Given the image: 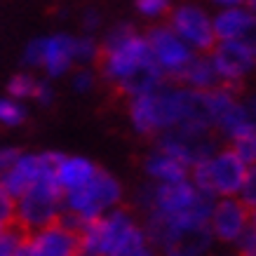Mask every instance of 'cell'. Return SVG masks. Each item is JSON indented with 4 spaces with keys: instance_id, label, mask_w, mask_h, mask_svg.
Masks as SVG:
<instances>
[{
    "instance_id": "16",
    "label": "cell",
    "mask_w": 256,
    "mask_h": 256,
    "mask_svg": "<svg viewBox=\"0 0 256 256\" xmlns=\"http://www.w3.org/2000/svg\"><path fill=\"white\" fill-rule=\"evenodd\" d=\"M249 224V207L240 198H216L212 202L210 230L214 235V242L235 244Z\"/></svg>"
},
{
    "instance_id": "18",
    "label": "cell",
    "mask_w": 256,
    "mask_h": 256,
    "mask_svg": "<svg viewBox=\"0 0 256 256\" xmlns=\"http://www.w3.org/2000/svg\"><path fill=\"white\" fill-rule=\"evenodd\" d=\"M144 172L150 178V184H172V181H184L190 176V170L176 158L156 146L144 160Z\"/></svg>"
},
{
    "instance_id": "30",
    "label": "cell",
    "mask_w": 256,
    "mask_h": 256,
    "mask_svg": "<svg viewBox=\"0 0 256 256\" xmlns=\"http://www.w3.org/2000/svg\"><path fill=\"white\" fill-rule=\"evenodd\" d=\"M33 101H38L40 106H50L54 101V87L45 78H38L36 82V92H33Z\"/></svg>"
},
{
    "instance_id": "35",
    "label": "cell",
    "mask_w": 256,
    "mask_h": 256,
    "mask_svg": "<svg viewBox=\"0 0 256 256\" xmlns=\"http://www.w3.org/2000/svg\"><path fill=\"white\" fill-rule=\"evenodd\" d=\"M249 221H252V226H256V207L249 210Z\"/></svg>"
},
{
    "instance_id": "8",
    "label": "cell",
    "mask_w": 256,
    "mask_h": 256,
    "mask_svg": "<svg viewBox=\"0 0 256 256\" xmlns=\"http://www.w3.org/2000/svg\"><path fill=\"white\" fill-rule=\"evenodd\" d=\"M54 172L38 178L26 193L14 200V221L22 230L42 228L64 214V193Z\"/></svg>"
},
{
    "instance_id": "13",
    "label": "cell",
    "mask_w": 256,
    "mask_h": 256,
    "mask_svg": "<svg viewBox=\"0 0 256 256\" xmlns=\"http://www.w3.org/2000/svg\"><path fill=\"white\" fill-rule=\"evenodd\" d=\"M146 42L148 50H150V56H153V64L160 68V73L164 78H172L178 82L181 73L186 70V66L195 56L193 50L178 38L167 24L153 26L146 33Z\"/></svg>"
},
{
    "instance_id": "6",
    "label": "cell",
    "mask_w": 256,
    "mask_h": 256,
    "mask_svg": "<svg viewBox=\"0 0 256 256\" xmlns=\"http://www.w3.org/2000/svg\"><path fill=\"white\" fill-rule=\"evenodd\" d=\"M249 167L235 156L233 148H216L210 158L190 167V181L207 198H238Z\"/></svg>"
},
{
    "instance_id": "27",
    "label": "cell",
    "mask_w": 256,
    "mask_h": 256,
    "mask_svg": "<svg viewBox=\"0 0 256 256\" xmlns=\"http://www.w3.org/2000/svg\"><path fill=\"white\" fill-rule=\"evenodd\" d=\"M238 198L247 204L249 210H252V207H256V164H254V167H249L247 176H244V184H242L240 195H238Z\"/></svg>"
},
{
    "instance_id": "20",
    "label": "cell",
    "mask_w": 256,
    "mask_h": 256,
    "mask_svg": "<svg viewBox=\"0 0 256 256\" xmlns=\"http://www.w3.org/2000/svg\"><path fill=\"white\" fill-rule=\"evenodd\" d=\"M73 52H76V64H78V66H92L94 62L101 59V45L92 33L76 36V40H73Z\"/></svg>"
},
{
    "instance_id": "10",
    "label": "cell",
    "mask_w": 256,
    "mask_h": 256,
    "mask_svg": "<svg viewBox=\"0 0 256 256\" xmlns=\"http://www.w3.org/2000/svg\"><path fill=\"white\" fill-rule=\"evenodd\" d=\"M80 226L70 218L59 216L52 224L28 230L24 240L22 256H78L80 254Z\"/></svg>"
},
{
    "instance_id": "4",
    "label": "cell",
    "mask_w": 256,
    "mask_h": 256,
    "mask_svg": "<svg viewBox=\"0 0 256 256\" xmlns=\"http://www.w3.org/2000/svg\"><path fill=\"white\" fill-rule=\"evenodd\" d=\"M144 228L158 249V256H207L214 244L210 214L202 212L172 218L146 214Z\"/></svg>"
},
{
    "instance_id": "1",
    "label": "cell",
    "mask_w": 256,
    "mask_h": 256,
    "mask_svg": "<svg viewBox=\"0 0 256 256\" xmlns=\"http://www.w3.org/2000/svg\"><path fill=\"white\" fill-rule=\"evenodd\" d=\"M130 122L144 136H160L181 124H202L214 130L207 92L167 82L130 99Z\"/></svg>"
},
{
    "instance_id": "14",
    "label": "cell",
    "mask_w": 256,
    "mask_h": 256,
    "mask_svg": "<svg viewBox=\"0 0 256 256\" xmlns=\"http://www.w3.org/2000/svg\"><path fill=\"white\" fill-rule=\"evenodd\" d=\"M59 158H62V153H56V150L19 153V158L12 162V167L0 174V186L16 200V198L22 193H26L38 178H42L45 174H50V172H54Z\"/></svg>"
},
{
    "instance_id": "29",
    "label": "cell",
    "mask_w": 256,
    "mask_h": 256,
    "mask_svg": "<svg viewBox=\"0 0 256 256\" xmlns=\"http://www.w3.org/2000/svg\"><path fill=\"white\" fill-rule=\"evenodd\" d=\"M14 224V198L0 186V228Z\"/></svg>"
},
{
    "instance_id": "22",
    "label": "cell",
    "mask_w": 256,
    "mask_h": 256,
    "mask_svg": "<svg viewBox=\"0 0 256 256\" xmlns=\"http://www.w3.org/2000/svg\"><path fill=\"white\" fill-rule=\"evenodd\" d=\"M26 233L16 226L0 228V256H22Z\"/></svg>"
},
{
    "instance_id": "3",
    "label": "cell",
    "mask_w": 256,
    "mask_h": 256,
    "mask_svg": "<svg viewBox=\"0 0 256 256\" xmlns=\"http://www.w3.org/2000/svg\"><path fill=\"white\" fill-rule=\"evenodd\" d=\"M78 235L80 252L90 256H158L146 228L118 207L82 224Z\"/></svg>"
},
{
    "instance_id": "12",
    "label": "cell",
    "mask_w": 256,
    "mask_h": 256,
    "mask_svg": "<svg viewBox=\"0 0 256 256\" xmlns=\"http://www.w3.org/2000/svg\"><path fill=\"white\" fill-rule=\"evenodd\" d=\"M214 130L202 127V124H181L174 127L170 132L158 136V146L172 153V156L181 160L188 170L202 162L204 158H210L216 150V139H214Z\"/></svg>"
},
{
    "instance_id": "32",
    "label": "cell",
    "mask_w": 256,
    "mask_h": 256,
    "mask_svg": "<svg viewBox=\"0 0 256 256\" xmlns=\"http://www.w3.org/2000/svg\"><path fill=\"white\" fill-rule=\"evenodd\" d=\"M99 26H101V14L96 10H87L85 14H82V28L87 33H94Z\"/></svg>"
},
{
    "instance_id": "21",
    "label": "cell",
    "mask_w": 256,
    "mask_h": 256,
    "mask_svg": "<svg viewBox=\"0 0 256 256\" xmlns=\"http://www.w3.org/2000/svg\"><path fill=\"white\" fill-rule=\"evenodd\" d=\"M26 106L24 101L12 96H0V127H19L26 120Z\"/></svg>"
},
{
    "instance_id": "38",
    "label": "cell",
    "mask_w": 256,
    "mask_h": 256,
    "mask_svg": "<svg viewBox=\"0 0 256 256\" xmlns=\"http://www.w3.org/2000/svg\"><path fill=\"white\" fill-rule=\"evenodd\" d=\"M78 256H90V254H82V252H80V254H78Z\"/></svg>"
},
{
    "instance_id": "17",
    "label": "cell",
    "mask_w": 256,
    "mask_h": 256,
    "mask_svg": "<svg viewBox=\"0 0 256 256\" xmlns=\"http://www.w3.org/2000/svg\"><path fill=\"white\" fill-rule=\"evenodd\" d=\"M214 130H216L221 136H226L228 141H233V139H238V136H242V134L254 132L256 118H254V113H252V108H249V104H242V101H238V96H233V99L221 108V113L216 116Z\"/></svg>"
},
{
    "instance_id": "24",
    "label": "cell",
    "mask_w": 256,
    "mask_h": 256,
    "mask_svg": "<svg viewBox=\"0 0 256 256\" xmlns=\"http://www.w3.org/2000/svg\"><path fill=\"white\" fill-rule=\"evenodd\" d=\"M230 148L235 150V156L240 158L247 167H254L256 164V130L254 132H247L238 136V139L230 141Z\"/></svg>"
},
{
    "instance_id": "11",
    "label": "cell",
    "mask_w": 256,
    "mask_h": 256,
    "mask_svg": "<svg viewBox=\"0 0 256 256\" xmlns=\"http://www.w3.org/2000/svg\"><path fill=\"white\" fill-rule=\"evenodd\" d=\"M167 26L193 50L195 54H207V52H212V47L216 45L212 14L198 2H181L176 8H172Z\"/></svg>"
},
{
    "instance_id": "26",
    "label": "cell",
    "mask_w": 256,
    "mask_h": 256,
    "mask_svg": "<svg viewBox=\"0 0 256 256\" xmlns=\"http://www.w3.org/2000/svg\"><path fill=\"white\" fill-rule=\"evenodd\" d=\"M70 87L78 94H90L96 87V73L90 66H78L70 73Z\"/></svg>"
},
{
    "instance_id": "19",
    "label": "cell",
    "mask_w": 256,
    "mask_h": 256,
    "mask_svg": "<svg viewBox=\"0 0 256 256\" xmlns=\"http://www.w3.org/2000/svg\"><path fill=\"white\" fill-rule=\"evenodd\" d=\"M178 85L188 87V90H195V92H207V90H214V87L221 85V80L216 76V68L212 64L210 52L207 54H195L190 59V64H188L186 70L178 78Z\"/></svg>"
},
{
    "instance_id": "37",
    "label": "cell",
    "mask_w": 256,
    "mask_h": 256,
    "mask_svg": "<svg viewBox=\"0 0 256 256\" xmlns=\"http://www.w3.org/2000/svg\"><path fill=\"white\" fill-rule=\"evenodd\" d=\"M254 68H256V45H254Z\"/></svg>"
},
{
    "instance_id": "31",
    "label": "cell",
    "mask_w": 256,
    "mask_h": 256,
    "mask_svg": "<svg viewBox=\"0 0 256 256\" xmlns=\"http://www.w3.org/2000/svg\"><path fill=\"white\" fill-rule=\"evenodd\" d=\"M19 153H22V150L14 146H0V174L12 167V162L19 158Z\"/></svg>"
},
{
    "instance_id": "28",
    "label": "cell",
    "mask_w": 256,
    "mask_h": 256,
    "mask_svg": "<svg viewBox=\"0 0 256 256\" xmlns=\"http://www.w3.org/2000/svg\"><path fill=\"white\" fill-rule=\"evenodd\" d=\"M235 247L240 256H256V226L249 224L244 228V233L235 240Z\"/></svg>"
},
{
    "instance_id": "23",
    "label": "cell",
    "mask_w": 256,
    "mask_h": 256,
    "mask_svg": "<svg viewBox=\"0 0 256 256\" xmlns=\"http://www.w3.org/2000/svg\"><path fill=\"white\" fill-rule=\"evenodd\" d=\"M36 82H38V78L31 76V73H16V76H12L10 82H8V94L12 96V99L28 101V99H33Z\"/></svg>"
},
{
    "instance_id": "25",
    "label": "cell",
    "mask_w": 256,
    "mask_h": 256,
    "mask_svg": "<svg viewBox=\"0 0 256 256\" xmlns=\"http://www.w3.org/2000/svg\"><path fill=\"white\" fill-rule=\"evenodd\" d=\"M136 5V12H139L144 19H160V16L170 14L172 10V0H134Z\"/></svg>"
},
{
    "instance_id": "15",
    "label": "cell",
    "mask_w": 256,
    "mask_h": 256,
    "mask_svg": "<svg viewBox=\"0 0 256 256\" xmlns=\"http://www.w3.org/2000/svg\"><path fill=\"white\" fill-rule=\"evenodd\" d=\"M210 56L221 85L226 87L242 82L254 70V47L242 40H218Z\"/></svg>"
},
{
    "instance_id": "7",
    "label": "cell",
    "mask_w": 256,
    "mask_h": 256,
    "mask_svg": "<svg viewBox=\"0 0 256 256\" xmlns=\"http://www.w3.org/2000/svg\"><path fill=\"white\" fill-rule=\"evenodd\" d=\"M212 202H214L212 198L195 188L190 176L184 181H172V184H148L139 193V204L144 207V212L162 218L184 216L195 212L210 214Z\"/></svg>"
},
{
    "instance_id": "9",
    "label": "cell",
    "mask_w": 256,
    "mask_h": 256,
    "mask_svg": "<svg viewBox=\"0 0 256 256\" xmlns=\"http://www.w3.org/2000/svg\"><path fill=\"white\" fill-rule=\"evenodd\" d=\"M73 40L76 36H68V33H52V36L33 38L24 47L22 62L28 68L42 70L47 78H64L76 66Z\"/></svg>"
},
{
    "instance_id": "39",
    "label": "cell",
    "mask_w": 256,
    "mask_h": 256,
    "mask_svg": "<svg viewBox=\"0 0 256 256\" xmlns=\"http://www.w3.org/2000/svg\"><path fill=\"white\" fill-rule=\"evenodd\" d=\"M22 254H24V252H22Z\"/></svg>"
},
{
    "instance_id": "33",
    "label": "cell",
    "mask_w": 256,
    "mask_h": 256,
    "mask_svg": "<svg viewBox=\"0 0 256 256\" xmlns=\"http://www.w3.org/2000/svg\"><path fill=\"white\" fill-rule=\"evenodd\" d=\"M218 10H226V8H242L247 0H212Z\"/></svg>"
},
{
    "instance_id": "34",
    "label": "cell",
    "mask_w": 256,
    "mask_h": 256,
    "mask_svg": "<svg viewBox=\"0 0 256 256\" xmlns=\"http://www.w3.org/2000/svg\"><path fill=\"white\" fill-rule=\"evenodd\" d=\"M244 8H247L252 14H256V0H247V2H244Z\"/></svg>"
},
{
    "instance_id": "5",
    "label": "cell",
    "mask_w": 256,
    "mask_h": 256,
    "mask_svg": "<svg viewBox=\"0 0 256 256\" xmlns=\"http://www.w3.org/2000/svg\"><path fill=\"white\" fill-rule=\"evenodd\" d=\"M122 200V186L106 170H96L80 186L64 193V214L73 224H87L92 218L104 216L106 212L116 210Z\"/></svg>"
},
{
    "instance_id": "2",
    "label": "cell",
    "mask_w": 256,
    "mask_h": 256,
    "mask_svg": "<svg viewBox=\"0 0 256 256\" xmlns=\"http://www.w3.org/2000/svg\"><path fill=\"white\" fill-rule=\"evenodd\" d=\"M99 62L104 78L130 99L153 92L167 80L153 64L146 36L136 33L130 24H118L106 33Z\"/></svg>"
},
{
    "instance_id": "36",
    "label": "cell",
    "mask_w": 256,
    "mask_h": 256,
    "mask_svg": "<svg viewBox=\"0 0 256 256\" xmlns=\"http://www.w3.org/2000/svg\"><path fill=\"white\" fill-rule=\"evenodd\" d=\"M249 108H252V113H254V118H256V99L249 101Z\"/></svg>"
}]
</instances>
